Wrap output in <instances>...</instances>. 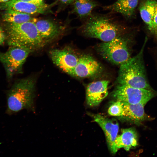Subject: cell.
<instances>
[{
    "label": "cell",
    "mask_w": 157,
    "mask_h": 157,
    "mask_svg": "<svg viewBox=\"0 0 157 157\" xmlns=\"http://www.w3.org/2000/svg\"><path fill=\"white\" fill-rule=\"evenodd\" d=\"M6 24V40L10 46L27 48L33 51L46 44L33 22L20 24L7 22Z\"/></svg>",
    "instance_id": "obj_1"
},
{
    "label": "cell",
    "mask_w": 157,
    "mask_h": 157,
    "mask_svg": "<svg viewBox=\"0 0 157 157\" xmlns=\"http://www.w3.org/2000/svg\"><path fill=\"white\" fill-rule=\"evenodd\" d=\"M146 42L138 53L120 65L117 81L119 84L153 90L148 81L143 59Z\"/></svg>",
    "instance_id": "obj_2"
},
{
    "label": "cell",
    "mask_w": 157,
    "mask_h": 157,
    "mask_svg": "<svg viewBox=\"0 0 157 157\" xmlns=\"http://www.w3.org/2000/svg\"><path fill=\"white\" fill-rule=\"evenodd\" d=\"M80 27L82 33L88 37L97 38L104 42L120 36L124 27L108 16L92 15Z\"/></svg>",
    "instance_id": "obj_3"
},
{
    "label": "cell",
    "mask_w": 157,
    "mask_h": 157,
    "mask_svg": "<svg viewBox=\"0 0 157 157\" xmlns=\"http://www.w3.org/2000/svg\"><path fill=\"white\" fill-rule=\"evenodd\" d=\"M35 90V81L31 77L16 82L8 94V111L15 113L24 109L34 111Z\"/></svg>",
    "instance_id": "obj_4"
},
{
    "label": "cell",
    "mask_w": 157,
    "mask_h": 157,
    "mask_svg": "<svg viewBox=\"0 0 157 157\" xmlns=\"http://www.w3.org/2000/svg\"><path fill=\"white\" fill-rule=\"evenodd\" d=\"M97 50L103 58L116 65H120L131 58L127 41L120 36L100 44Z\"/></svg>",
    "instance_id": "obj_5"
},
{
    "label": "cell",
    "mask_w": 157,
    "mask_h": 157,
    "mask_svg": "<svg viewBox=\"0 0 157 157\" xmlns=\"http://www.w3.org/2000/svg\"><path fill=\"white\" fill-rule=\"evenodd\" d=\"M33 52L29 49L15 46H10L5 52L0 51V62L4 67L8 79L22 72L27 58Z\"/></svg>",
    "instance_id": "obj_6"
},
{
    "label": "cell",
    "mask_w": 157,
    "mask_h": 157,
    "mask_svg": "<svg viewBox=\"0 0 157 157\" xmlns=\"http://www.w3.org/2000/svg\"><path fill=\"white\" fill-rule=\"evenodd\" d=\"M155 95V91L118 84L112 92L117 101L130 104H146Z\"/></svg>",
    "instance_id": "obj_7"
},
{
    "label": "cell",
    "mask_w": 157,
    "mask_h": 157,
    "mask_svg": "<svg viewBox=\"0 0 157 157\" xmlns=\"http://www.w3.org/2000/svg\"><path fill=\"white\" fill-rule=\"evenodd\" d=\"M54 64L65 72L70 75L76 65L79 57L70 48L53 49L49 52Z\"/></svg>",
    "instance_id": "obj_8"
},
{
    "label": "cell",
    "mask_w": 157,
    "mask_h": 157,
    "mask_svg": "<svg viewBox=\"0 0 157 157\" xmlns=\"http://www.w3.org/2000/svg\"><path fill=\"white\" fill-rule=\"evenodd\" d=\"M101 69L100 64L92 56L85 54L79 57L77 63L70 75L79 78L90 77L99 73Z\"/></svg>",
    "instance_id": "obj_9"
},
{
    "label": "cell",
    "mask_w": 157,
    "mask_h": 157,
    "mask_svg": "<svg viewBox=\"0 0 157 157\" xmlns=\"http://www.w3.org/2000/svg\"><path fill=\"white\" fill-rule=\"evenodd\" d=\"M93 117L94 121L99 125L104 131L111 152L115 154V141L119 131L118 123L115 120L110 119L99 114H95Z\"/></svg>",
    "instance_id": "obj_10"
},
{
    "label": "cell",
    "mask_w": 157,
    "mask_h": 157,
    "mask_svg": "<svg viewBox=\"0 0 157 157\" xmlns=\"http://www.w3.org/2000/svg\"><path fill=\"white\" fill-rule=\"evenodd\" d=\"M109 81L102 80L92 82L87 85L86 91L87 104L91 107L98 105L108 94Z\"/></svg>",
    "instance_id": "obj_11"
},
{
    "label": "cell",
    "mask_w": 157,
    "mask_h": 157,
    "mask_svg": "<svg viewBox=\"0 0 157 157\" xmlns=\"http://www.w3.org/2000/svg\"><path fill=\"white\" fill-rule=\"evenodd\" d=\"M49 6L44 3L35 4L21 1L10 0L0 3V10H12L30 15L44 14L47 12Z\"/></svg>",
    "instance_id": "obj_12"
},
{
    "label": "cell",
    "mask_w": 157,
    "mask_h": 157,
    "mask_svg": "<svg viewBox=\"0 0 157 157\" xmlns=\"http://www.w3.org/2000/svg\"><path fill=\"white\" fill-rule=\"evenodd\" d=\"M33 22L46 44L57 38L62 32L61 26L52 20L35 18Z\"/></svg>",
    "instance_id": "obj_13"
},
{
    "label": "cell",
    "mask_w": 157,
    "mask_h": 157,
    "mask_svg": "<svg viewBox=\"0 0 157 157\" xmlns=\"http://www.w3.org/2000/svg\"><path fill=\"white\" fill-rule=\"evenodd\" d=\"M123 108L122 115L123 119L139 124L149 118L145 113L144 107L145 104L139 103L132 104L122 102Z\"/></svg>",
    "instance_id": "obj_14"
},
{
    "label": "cell",
    "mask_w": 157,
    "mask_h": 157,
    "mask_svg": "<svg viewBox=\"0 0 157 157\" xmlns=\"http://www.w3.org/2000/svg\"><path fill=\"white\" fill-rule=\"evenodd\" d=\"M138 137L136 131L133 128L122 129L121 134L117 136L115 141V150L123 148L126 151L138 145Z\"/></svg>",
    "instance_id": "obj_15"
},
{
    "label": "cell",
    "mask_w": 157,
    "mask_h": 157,
    "mask_svg": "<svg viewBox=\"0 0 157 157\" xmlns=\"http://www.w3.org/2000/svg\"><path fill=\"white\" fill-rule=\"evenodd\" d=\"M138 1V0H117L113 4L106 6L105 8L129 18L134 15Z\"/></svg>",
    "instance_id": "obj_16"
},
{
    "label": "cell",
    "mask_w": 157,
    "mask_h": 157,
    "mask_svg": "<svg viewBox=\"0 0 157 157\" xmlns=\"http://www.w3.org/2000/svg\"><path fill=\"white\" fill-rule=\"evenodd\" d=\"M155 0H145L141 4L139 11L142 20L150 31L157 2Z\"/></svg>",
    "instance_id": "obj_17"
},
{
    "label": "cell",
    "mask_w": 157,
    "mask_h": 157,
    "mask_svg": "<svg viewBox=\"0 0 157 157\" xmlns=\"http://www.w3.org/2000/svg\"><path fill=\"white\" fill-rule=\"evenodd\" d=\"M74 2V12L83 19L90 16L92 10L98 5L93 0H75Z\"/></svg>",
    "instance_id": "obj_18"
},
{
    "label": "cell",
    "mask_w": 157,
    "mask_h": 157,
    "mask_svg": "<svg viewBox=\"0 0 157 157\" xmlns=\"http://www.w3.org/2000/svg\"><path fill=\"white\" fill-rule=\"evenodd\" d=\"M2 15L5 22L15 24H20L33 22L34 18L31 15L12 10H5Z\"/></svg>",
    "instance_id": "obj_19"
},
{
    "label": "cell",
    "mask_w": 157,
    "mask_h": 157,
    "mask_svg": "<svg viewBox=\"0 0 157 157\" xmlns=\"http://www.w3.org/2000/svg\"><path fill=\"white\" fill-rule=\"evenodd\" d=\"M123 112L122 102L117 101L113 102L109 107L108 113L111 116L121 117Z\"/></svg>",
    "instance_id": "obj_20"
},
{
    "label": "cell",
    "mask_w": 157,
    "mask_h": 157,
    "mask_svg": "<svg viewBox=\"0 0 157 157\" xmlns=\"http://www.w3.org/2000/svg\"><path fill=\"white\" fill-rule=\"evenodd\" d=\"M152 33L157 34V1L156 4V6L155 13L153 19L151 29L150 31Z\"/></svg>",
    "instance_id": "obj_21"
},
{
    "label": "cell",
    "mask_w": 157,
    "mask_h": 157,
    "mask_svg": "<svg viewBox=\"0 0 157 157\" xmlns=\"http://www.w3.org/2000/svg\"><path fill=\"white\" fill-rule=\"evenodd\" d=\"M6 39V36L5 31L0 27V45L3 44Z\"/></svg>",
    "instance_id": "obj_22"
},
{
    "label": "cell",
    "mask_w": 157,
    "mask_h": 157,
    "mask_svg": "<svg viewBox=\"0 0 157 157\" xmlns=\"http://www.w3.org/2000/svg\"><path fill=\"white\" fill-rule=\"evenodd\" d=\"M17 1H21L35 4H43L45 3L44 0H14Z\"/></svg>",
    "instance_id": "obj_23"
},
{
    "label": "cell",
    "mask_w": 157,
    "mask_h": 157,
    "mask_svg": "<svg viewBox=\"0 0 157 157\" xmlns=\"http://www.w3.org/2000/svg\"><path fill=\"white\" fill-rule=\"evenodd\" d=\"M62 3L64 4H69L71 3L74 1L75 0H58Z\"/></svg>",
    "instance_id": "obj_24"
},
{
    "label": "cell",
    "mask_w": 157,
    "mask_h": 157,
    "mask_svg": "<svg viewBox=\"0 0 157 157\" xmlns=\"http://www.w3.org/2000/svg\"><path fill=\"white\" fill-rule=\"evenodd\" d=\"M10 0H0V3L6 2Z\"/></svg>",
    "instance_id": "obj_25"
},
{
    "label": "cell",
    "mask_w": 157,
    "mask_h": 157,
    "mask_svg": "<svg viewBox=\"0 0 157 157\" xmlns=\"http://www.w3.org/2000/svg\"></svg>",
    "instance_id": "obj_26"
}]
</instances>
